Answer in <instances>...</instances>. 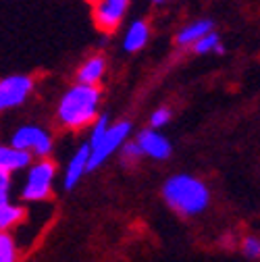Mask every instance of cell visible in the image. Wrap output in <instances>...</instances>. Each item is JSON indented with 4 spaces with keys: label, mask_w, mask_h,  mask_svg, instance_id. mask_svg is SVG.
<instances>
[{
    "label": "cell",
    "mask_w": 260,
    "mask_h": 262,
    "mask_svg": "<svg viewBox=\"0 0 260 262\" xmlns=\"http://www.w3.org/2000/svg\"><path fill=\"white\" fill-rule=\"evenodd\" d=\"M98 104H100V90L98 85L75 83L62 94L56 119L64 129H83L98 119Z\"/></svg>",
    "instance_id": "obj_1"
},
{
    "label": "cell",
    "mask_w": 260,
    "mask_h": 262,
    "mask_svg": "<svg viewBox=\"0 0 260 262\" xmlns=\"http://www.w3.org/2000/svg\"><path fill=\"white\" fill-rule=\"evenodd\" d=\"M167 204L181 216H196L202 210H206L210 202L208 187L189 175H175L162 187Z\"/></svg>",
    "instance_id": "obj_2"
},
{
    "label": "cell",
    "mask_w": 260,
    "mask_h": 262,
    "mask_svg": "<svg viewBox=\"0 0 260 262\" xmlns=\"http://www.w3.org/2000/svg\"><path fill=\"white\" fill-rule=\"evenodd\" d=\"M54 175H56V167L48 158H40L36 165H31L27 179H25V185H23V191H21L23 200H31V202L48 200L50 193H52Z\"/></svg>",
    "instance_id": "obj_3"
},
{
    "label": "cell",
    "mask_w": 260,
    "mask_h": 262,
    "mask_svg": "<svg viewBox=\"0 0 260 262\" xmlns=\"http://www.w3.org/2000/svg\"><path fill=\"white\" fill-rule=\"evenodd\" d=\"M129 131H132V125L127 121H121V123H115V125H109L104 136L100 138V142L96 146H90V158H88V171L100 167L102 162L117 150L123 146L125 138L129 136Z\"/></svg>",
    "instance_id": "obj_4"
},
{
    "label": "cell",
    "mask_w": 260,
    "mask_h": 262,
    "mask_svg": "<svg viewBox=\"0 0 260 262\" xmlns=\"http://www.w3.org/2000/svg\"><path fill=\"white\" fill-rule=\"evenodd\" d=\"M129 3L132 0H94L92 3V19L94 25L104 34H113L123 23Z\"/></svg>",
    "instance_id": "obj_5"
},
{
    "label": "cell",
    "mask_w": 260,
    "mask_h": 262,
    "mask_svg": "<svg viewBox=\"0 0 260 262\" xmlns=\"http://www.w3.org/2000/svg\"><path fill=\"white\" fill-rule=\"evenodd\" d=\"M11 146H15V148H19V150H23L31 156L46 158L52 150V138L42 127L25 125V127L17 129V134L11 140Z\"/></svg>",
    "instance_id": "obj_6"
},
{
    "label": "cell",
    "mask_w": 260,
    "mask_h": 262,
    "mask_svg": "<svg viewBox=\"0 0 260 262\" xmlns=\"http://www.w3.org/2000/svg\"><path fill=\"white\" fill-rule=\"evenodd\" d=\"M31 90H34V77L29 75H9L0 79V113L21 106Z\"/></svg>",
    "instance_id": "obj_7"
},
{
    "label": "cell",
    "mask_w": 260,
    "mask_h": 262,
    "mask_svg": "<svg viewBox=\"0 0 260 262\" xmlns=\"http://www.w3.org/2000/svg\"><path fill=\"white\" fill-rule=\"evenodd\" d=\"M138 146L142 148L144 156L156 158V160H165L171 156V144L167 138H162L158 131L146 129L138 136Z\"/></svg>",
    "instance_id": "obj_8"
},
{
    "label": "cell",
    "mask_w": 260,
    "mask_h": 262,
    "mask_svg": "<svg viewBox=\"0 0 260 262\" xmlns=\"http://www.w3.org/2000/svg\"><path fill=\"white\" fill-rule=\"evenodd\" d=\"M106 73V58L102 54H94L83 60V64L77 69V83L85 85H98Z\"/></svg>",
    "instance_id": "obj_9"
},
{
    "label": "cell",
    "mask_w": 260,
    "mask_h": 262,
    "mask_svg": "<svg viewBox=\"0 0 260 262\" xmlns=\"http://www.w3.org/2000/svg\"><path fill=\"white\" fill-rule=\"evenodd\" d=\"M31 165V154L15 148V146H5L0 144V169L3 171H21Z\"/></svg>",
    "instance_id": "obj_10"
},
{
    "label": "cell",
    "mask_w": 260,
    "mask_h": 262,
    "mask_svg": "<svg viewBox=\"0 0 260 262\" xmlns=\"http://www.w3.org/2000/svg\"><path fill=\"white\" fill-rule=\"evenodd\" d=\"M148 38H150V25L142 19L134 21L129 25V29L125 31V38H123V48L127 52H138L142 50L146 44H148Z\"/></svg>",
    "instance_id": "obj_11"
},
{
    "label": "cell",
    "mask_w": 260,
    "mask_h": 262,
    "mask_svg": "<svg viewBox=\"0 0 260 262\" xmlns=\"http://www.w3.org/2000/svg\"><path fill=\"white\" fill-rule=\"evenodd\" d=\"M88 158H90V146H81L75 156L71 158L67 173H64V189H73L77 185V181L83 177V173L88 171Z\"/></svg>",
    "instance_id": "obj_12"
},
{
    "label": "cell",
    "mask_w": 260,
    "mask_h": 262,
    "mask_svg": "<svg viewBox=\"0 0 260 262\" xmlns=\"http://www.w3.org/2000/svg\"><path fill=\"white\" fill-rule=\"evenodd\" d=\"M214 29L212 21L210 19H198V21H193L185 27H181V31L177 34V44L179 46H191L193 42H196L198 38H202L206 31Z\"/></svg>",
    "instance_id": "obj_13"
},
{
    "label": "cell",
    "mask_w": 260,
    "mask_h": 262,
    "mask_svg": "<svg viewBox=\"0 0 260 262\" xmlns=\"http://www.w3.org/2000/svg\"><path fill=\"white\" fill-rule=\"evenodd\" d=\"M25 221V208L15 206L11 202L0 204V231H11Z\"/></svg>",
    "instance_id": "obj_14"
},
{
    "label": "cell",
    "mask_w": 260,
    "mask_h": 262,
    "mask_svg": "<svg viewBox=\"0 0 260 262\" xmlns=\"http://www.w3.org/2000/svg\"><path fill=\"white\" fill-rule=\"evenodd\" d=\"M191 48H193V52H196V54H208V52H219V54H223L221 38H219L216 31H212V29L206 31L202 38H198L196 42H193Z\"/></svg>",
    "instance_id": "obj_15"
},
{
    "label": "cell",
    "mask_w": 260,
    "mask_h": 262,
    "mask_svg": "<svg viewBox=\"0 0 260 262\" xmlns=\"http://www.w3.org/2000/svg\"><path fill=\"white\" fill-rule=\"evenodd\" d=\"M0 262H19V246L9 231H0Z\"/></svg>",
    "instance_id": "obj_16"
},
{
    "label": "cell",
    "mask_w": 260,
    "mask_h": 262,
    "mask_svg": "<svg viewBox=\"0 0 260 262\" xmlns=\"http://www.w3.org/2000/svg\"><path fill=\"white\" fill-rule=\"evenodd\" d=\"M144 156V152H142V148L138 146V142L134 144H125L123 146V162L125 165H136V162H140V158Z\"/></svg>",
    "instance_id": "obj_17"
},
{
    "label": "cell",
    "mask_w": 260,
    "mask_h": 262,
    "mask_svg": "<svg viewBox=\"0 0 260 262\" xmlns=\"http://www.w3.org/2000/svg\"><path fill=\"white\" fill-rule=\"evenodd\" d=\"M9 193H11V173L0 169V204L9 202Z\"/></svg>",
    "instance_id": "obj_18"
},
{
    "label": "cell",
    "mask_w": 260,
    "mask_h": 262,
    "mask_svg": "<svg viewBox=\"0 0 260 262\" xmlns=\"http://www.w3.org/2000/svg\"><path fill=\"white\" fill-rule=\"evenodd\" d=\"M169 119H171V111H169V108H158V111L152 113L150 125H152L154 129H158V127H162V125H167Z\"/></svg>",
    "instance_id": "obj_19"
},
{
    "label": "cell",
    "mask_w": 260,
    "mask_h": 262,
    "mask_svg": "<svg viewBox=\"0 0 260 262\" xmlns=\"http://www.w3.org/2000/svg\"><path fill=\"white\" fill-rule=\"evenodd\" d=\"M244 252L250 258H258V254H260V242L256 237H246L244 239Z\"/></svg>",
    "instance_id": "obj_20"
},
{
    "label": "cell",
    "mask_w": 260,
    "mask_h": 262,
    "mask_svg": "<svg viewBox=\"0 0 260 262\" xmlns=\"http://www.w3.org/2000/svg\"><path fill=\"white\" fill-rule=\"evenodd\" d=\"M154 3H165V0H154Z\"/></svg>",
    "instance_id": "obj_21"
},
{
    "label": "cell",
    "mask_w": 260,
    "mask_h": 262,
    "mask_svg": "<svg viewBox=\"0 0 260 262\" xmlns=\"http://www.w3.org/2000/svg\"><path fill=\"white\" fill-rule=\"evenodd\" d=\"M85 3H90V5H92V3H94V0H85Z\"/></svg>",
    "instance_id": "obj_22"
}]
</instances>
